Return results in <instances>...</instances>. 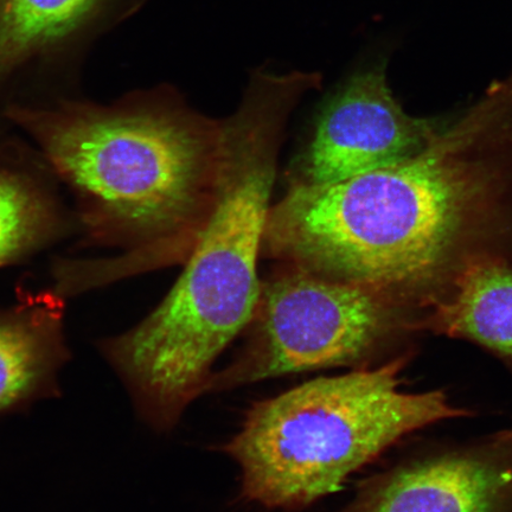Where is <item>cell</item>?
Here are the masks:
<instances>
[{
  "label": "cell",
  "mask_w": 512,
  "mask_h": 512,
  "mask_svg": "<svg viewBox=\"0 0 512 512\" xmlns=\"http://www.w3.org/2000/svg\"><path fill=\"white\" fill-rule=\"evenodd\" d=\"M3 117L34 140L72 192L83 245L125 249L117 258L79 261L85 290L184 265L213 207L221 119L197 111L170 85L107 105L72 98L12 104Z\"/></svg>",
  "instance_id": "1"
},
{
  "label": "cell",
  "mask_w": 512,
  "mask_h": 512,
  "mask_svg": "<svg viewBox=\"0 0 512 512\" xmlns=\"http://www.w3.org/2000/svg\"><path fill=\"white\" fill-rule=\"evenodd\" d=\"M318 72L249 74L236 110L221 119V156L213 207L174 287L130 342L147 369L165 381L198 386L258 307L259 260L292 114L320 91Z\"/></svg>",
  "instance_id": "2"
},
{
  "label": "cell",
  "mask_w": 512,
  "mask_h": 512,
  "mask_svg": "<svg viewBox=\"0 0 512 512\" xmlns=\"http://www.w3.org/2000/svg\"><path fill=\"white\" fill-rule=\"evenodd\" d=\"M463 134L437 138L406 162L343 181H291L268 214L262 256L389 291L427 278L476 190L453 152Z\"/></svg>",
  "instance_id": "3"
},
{
  "label": "cell",
  "mask_w": 512,
  "mask_h": 512,
  "mask_svg": "<svg viewBox=\"0 0 512 512\" xmlns=\"http://www.w3.org/2000/svg\"><path fill=\"white\" fill-rule=\"evenodd\" d=\"M412 358L319 377L255 402L223 446L240 467L242 496L265 508L304 509L406 435L471 415L441 390L403 392Z\"/></svg>",
  "instance_id": "4"
},
{
  "label": "cell",
  "mask_w": 512,
  "mask_h": 512,
  "mask_svg": "<svg viewBox=\"0 0 512 512\" xmlns=\"http://www.w3.org/2000/svg\"><path fill=\"white\" fill-rule=\"evenodd\" d=\"M262 280L248 337L233 361L211 379L209 393L288 374L328 368L366 369L414 354L392 294L278 265Z\"/></svg>",
  "instance_id": "5"
},
{
  "label": "cell",
  "mask_w": 512,
  "mask_h": 512,
  "mask_svg": "<svg viewBox=\"0 0 512 512\" xmlns=\"http://www.w3.org/2000/svg\"><path fill=\"white\" fill-rule=\"evenodd\" d=\"M390 47L376 49L326 96L292 181H343L421 155L438 137L389 87Z\"/></svg>",
  "instance_id": "6"
},
{
  "label": "cell",
  "mask_w": 512,
  "mask_h": 512,
  "mask_svg": "<svg viewBox=\"0 0 512 512\" xmlns=\"http://www.w3.org/2000/svg\"><path fill=\"white\" fill-rule=\"evenodd\" d=\"M149 0H0V104L72 80L95 43Z\"/></svg>",
  "instance_id": "7"
},
{
  "label": "cell",
  "mask_w": 512,
  "mask_h": 512,
  "mask_svg": "<svg viewBox=\"0 0 512 512\" xmlns=\"http://www.w3.org/2000/svg\"><path fill=\"white\" fill-rule=\"evenodd\" d=\"M339 512H512V431L403 460Z\"/></svg>",
  "instance_id": "8"
},
{
  "label": "cell",
  "mask_w": 512,
  "mask_h": 512,
  "mask_svg": "<svg viewBox=\"0 0 512 512\" xmlns=\"http://www.w3.org/2000/svg\"><path fill=\"white\" fill-rule=\"evenodd\" d=\"M63 313L54 290L0 309V415L60 395L59 373L70 358Z\"/></svg>",
  "instance_id": "9"
},
{
  "label": "cell",
  "mask_w": 512,
  "mask_h": 512,
  "mask_svg": "<svg viewBox=\"0 0 512 512\" xmlns=\"http://www.w3.org/2000/svg\"><path fill=\"white\" fill-rule=\"evenodd\" d=\"M44 159L0 146V268L40 252L72 228Z\"/></svg>",
  "instance_id": "10"
},
{
  "label": "cell",
  "mask_w": 512,
  "mask_h": 512,
  "mask_svg": "<svg viewBox=\"0 0 512 512\" xmlns=\"http://www.w3.org/2000/svg\"><path fill=\"white\" fill-rule=\"evenodd\" d=\"M424 328L475 343L512 371V270L497 265L471 268L456 293L435 305Z\"/></svg>",
  "instance_id": "11"
}]
</instances>
